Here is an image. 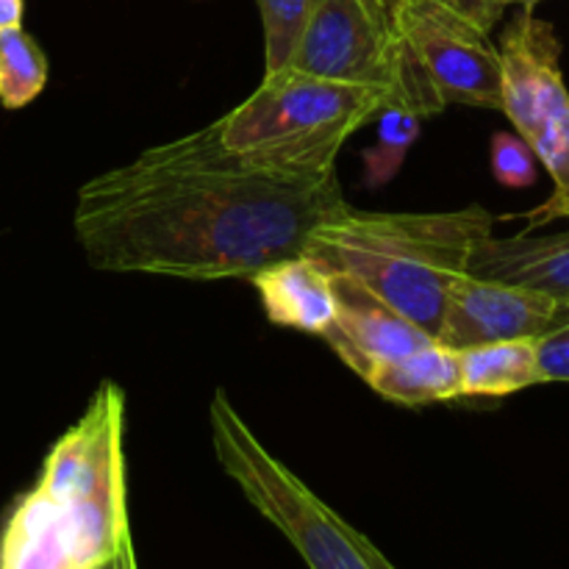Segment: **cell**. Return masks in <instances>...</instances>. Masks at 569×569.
I'll return each mask as SVG.
<instances>
[{"mask_svg":"<svg viewBox=\"0 0 569 569\" xmlns=\"http://www.w3.org/2000/svg\"><path fill=\"white\" fill-rule=\"evenodd\" d=\"M348 203L339 178H287L228 153L214 122L142 150L78 189L76 239L103 272L250 281L306 253Z\"/></svg>","mask_w":569,"mask_h":569,"instance_id":"cell-1","label":"cell"},{"mask_svg":"<svg viewBox=\"0 0 569 569\" xmlns=\"http://www.w3.org/2000/svg\"><path fill=\"white\" fill-rule=\"evenodd\" d=\"M131 542L126 395L103 381L81 420L50 448L0 537V569H94Z\"/></svg>","mask_w":569,"mask_h":569,"instance_id":"cell-2","label":"cell"},{"mask_svg":"<svg viewBox=\"0 0 569 569\" xmlns=\"http://www.w3.org/2000/svg\"><path fill=\"white\" fill-rule=\"evenodd\" d=\"M492 231L495 214L478 203L453 211H365L345 203L311 231L306 253L439 342L450 289Z\"/></svg>","mask_w":569,"mask_h":569,"instance_id":"cell-3","label":"cell"},{"mask_svg":"<svg viewBox=\"0 0 569 569\" xmlns=\"http://www.w3.org/2000/svg\"><path fill=\"white\" fill-rule=\"evenodd\" d=\"M389 103L387 92L281 67L214 122L228 153L287 178L337 176V156Z\"/></svg>","mask_w":569,"mask_h":569,"instance_id":"cell-4","label":"cell"},{"mask_svg":"<svg viewBox=\"0 0 569 569\" xmlns=\"http://www.w3.org/2000/svg\"><path fill=\"white\" fill-rule=\"evenodd\" d=\"M211 445L248 503L292 542L311 569H376V545L317 498L244 422L222 389L209 403Z\"/></svg>","mask_w":569,"mask_h":569,"instance_id":"cell-5","label":"cell"},{"mask_svg":"<svg viewBox=\"0 0 569 569\" xmlns=\"http://www.w3.org/2000/svg\"><path fill=\"white\" fill-rule=\"evenodd\" d=\"M287 67L383 89L389 103L422 117L445 109L400 39L389 0H315Z\"/></svg>","mask_w":569,"mask_h":569,"instance_id":"cell-6","label":"cell"},{"mask_svg":"<svg viewBox=\"0 0 569 569\" xmlns=\"http://www.w3.org/2000/svg\"><path fill=\"white\" fill-rule=\"evenodd\" d=\"M503 70V111L548 176L553 194L526 211V231L569 220V89L561 72V39L548 20L522 6L498 44Z\"/></svg>","mask_w":569,"mask_h":569,"instance_id":"cell-7","label":"cell"},{"mask_svg":"<svg viewBox=\"0 0 569 569\" xmlns=\"http://www.w3.org/2000/svg\"><path fill=\"white\" fill-rule=\"evenodd\" d=\"M395 28L437 98L448 106H503V70L489 39L503 6L489 0H389Z\"/></svg>","mask_w":569,"mask_h":569,"instance_id":"cell-8","label":"cell"},{"mask_svg":"<svg viewBox=\"0 0 569 569\" xmlns=\"http://www.w3.org/2000/svg\"><path fill=\"white\" fill-rule=\"evenodd\" d=\"M567 317L569 303H559L533 289L465 272L450 289L439 342L465 350L506 339H537Z\"/></svg>","mask_w":569,"mask_h":569,"instance_id":"cell-9","label":"cell"},{"mask_svg":"<svg viewBox=\"0 0 569 569\" xmlns=\"http://www.w3.org/2000/svg\"><path fill=\"white\" fill-rule=\"evenodd\" d=\"M333 289H337V317L322 339L356 376L367 378L376 367L437 342L426 328L389 309L361 283L333 276Z\"/></svg>","mask_w":569,"mask_h":569,"instance_id":"cell-10","label":"cell"},{"mask_svg":"<svg viewBox=\"0 0 569 569\" xmlns=\"http://www.w3.org/2000/svg\"><path fill=\"white\" fill-rule=\"evenodd\" d=\"M267 320L292 331L326 337L337 317L333 276L309 253L276 261L250 278Z\"/></svg>","mask_w":569,"mask_h":569,"instance_id":"cell-11","label":"cell"},{"mask_svg":"<svg viewBox=\"0 0 569 569\" xmlns=\"http://www.w3.org/2000/svg\"><path fill=\"white\" fill-rule=\"evenodd\" d=\"M467 272L489 281L533 289L559 303H569V231L548 233V237L522 231L506 239L492 233L478 244Z\"/></svg>","mask_w":569,"mask_h":569,"instance_id":"cell-12","label":"cell"},{"mask_svg":"<svg viewBox=\"0 0 569 569\" xmlns=\"http://www.w3.org/2000/svg\"><path fill=\"white\" fill-rule=\"evenodd\" d=\"M365 381L378 398L389 403H445V400L461 398V356L456 348L431 342L376 367Z\"/></svg>","mask_w":569,"mask_h":569,"instance_id":"cell-13","label":"cell"},{"mask_svg":"<svg viewBox=\"0 0 569 569\" xmlns=\"http://www.w3.org/2000/svg\"><path fill=\"white\" fill-rule=\"evenodd\" d=\"M461 356V398H506L542 381L537 339L472 345Z\"/></svg>","mask_w":569,"mask_h":569,"instance_id":"cell-14","label":"cell"},{"mask_svg":"<svg viewBox=\"0 0 569 569\" xmlns=\"http://www.w3.org/2000/svg\"><path fill=\"white\" fill-rule=\"evenodd\" d=\"M48 56L26 28L0 31V106L26 109L44 92Z\"/></svg>","mask_w":569,"mask_h":569,"instance_id":"cell-15","label":"cell"},{"mask_svg":"<svg viewBox=\"0 0 569 569\" xmlns=\"http://www.w3.org/2000/svg\"><path fill=\"white\" fill-rule=\"evenodd\" d=\"M372 120L378 126V139L372 148L365 150V183L370 189H378L398 176L411 144L420 139V126L426 117L417 114L409 106L383 103Z\"/></svg>","mask_w":569,"mask_h":569,"instance_id":"cell-16","label":"cell"},{"mask_svg":"<svg viewBox=\"0 0 569 569\" xmlns=\"http://www.w3.org/2000/svg\"><path fill=\"white\" fill-rule=\"evenodd\" d=\"M264 26V72L289 64L315 0H256Z\"/></svg>","mask_w":569,"mask_h":569,"instance_id":"cell-17","label":"cell"},{"mask_svg":"<svg viewBox=\"0 0 569 569\" xmlns=\"http://www.w3.org/2000/svg\"><path fill=\"white\" fill-rule=\"evenodd\" d=\"M492 172L503 187L522 189L537 181V156L520 133H495L492 137Z\"/></svg>","mask_w":569,"mask_h":569,"instance_id":"cell-18","label":"cell"},{"mask_svg":"<svg viewBox=\"0 0 569 569\" xmlns=\"http://www.w3.org/2000/svg\"><path fill=\"white\" fill-rule=\"evenodd\" d=\"M537 359L542 381H569V317L537 337Z\"/></svg>","mask_w":569,"mask_h":569,"instance_id":"cell-19","label":"cell"},{"mask_svg":"<svg viewBox=\"0 0 569 569\" xmlns=\"http://www.w3.org/2000/svg\"><path fill=\"white\" fill-rule=\"evenodd\" d=\"M22 14H26V0H0V31L22 28Z\"/></svg>","mask_w":569,"mask_h":569,"instance_id":"cell-20","label":"cell"},{"mask_svg":"<svg viewBox=\"0 0 569 569\" xmlns=\"http://www.w3.org/2000/svg\"><path fill=\"white\" fill-rule=\"evenodd\" d=\"M131 545H133V542H126V545H122L120 553L114 556V559L106 561V565H100V567H94V569H126V550L131 548Z\"/></svg>","mask_w":569,"mask_h":569,"instance_id":"cell-21","label":"cell"},{"mask_svg":"<svg viewBox=\"0 0 569 569\" xmlns=\"http://www.w3.org/2000/svg\"><path fill=\"white\" fill-rule=\"evenodd\" d=\"M372 567H376V569H395L387 559H383V553L378 548H376V553H372Z\"/></svg>","mask_w":569,"mask_h":569,"instance_id":"cell-22","label":"cell"},{"mask_svg":"<svg viewBox=\"0 0 569 569\" xmlns=\"http://www.w3.org/2000/svg\"><path fill=\"white\" fill-rule=\"evenodd\" d=\"M126 569H139L137 567V553H133V545L126 550Z\"/></svg>","mask_w":569,"mask_h":569,"instance_id":"cell-23","label":"cell"},{"mask_svg":"<svg viewBox=\"0 0 569 569\" xmlns=\"http://www.w3.org/2000/svg\"><path fill=\"white\" fill-rule=\"evenodd\" d=\"M509 3H520V6H528V9H533V6H537L539 0H509Z\"/></svg>","mask_w":569,"mask_h":569,"instance_id":"cell-24","label":"cell"},{"mask_svg":"<svg viewBox=\"0 0 569 569\" xmlns=\"http://www.w3.org/2000/svg\"><path fill=\"white\" fill-rule=\"evenodd\" d=\"M489 3H498V6H503V9H506V6H509V0H489Z\"/></svg>","mask_w":569,"mask_h":569,"instance_id":"cell-25","label":"cell"}]
</instances>
